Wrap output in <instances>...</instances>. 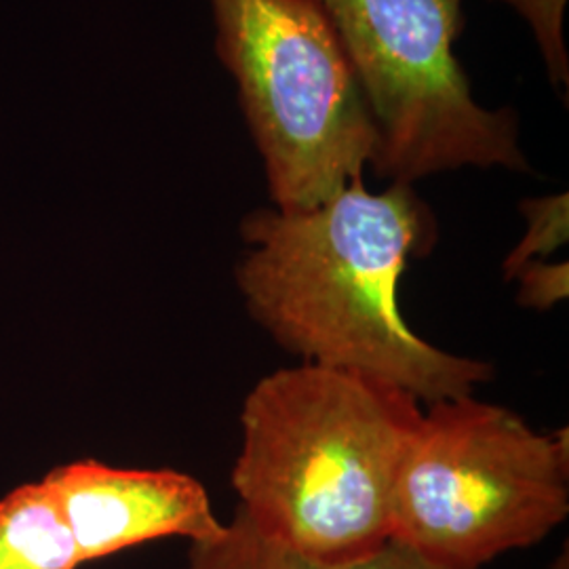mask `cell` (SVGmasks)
Returning a JSON list of instances; mask_svg holds the SVG:
<instances>
[{
  "instance_id": "obj_1",
  "label": "cell",
  "mask_w": 569,
  "mask_h": 569,
  "mask_svg": "<svg viewBox=\"0 0 569 569\" xmlns=\"http://www.w3.org/2000/svg\"><path fill=\"white\" fill-rule=\"evenodd\" d=\"M237 284L249 315L302 363L401 388L420 403L475 395L493 367L420 338L401 315L409 258L437 243V220L409 183L369 192L363 178L302 213L258 209Z\"/></svg>"
},
{
  "instance_id": "obj_2",
  "label": "cell",
  "mask_w": 569,
  "mask_h": 569,
  "mask_svg": "<svg viewBox=\"0 0 569 569\" xmlns=\"http://www.w3.org/2000/svg\"><path fill=\"white\" fill-rule=\"evenodd\" d=\"M422 411L406 390L345 369L268 373L241 409L237 510L308 561H363L390 542L397 477Z\"/></svg>"
},
{
  "instance_id": "obj_3",
  "label": "cell",
  "mask_w": 569,
  "mask_h": 569,
  "mask_svg": "<svg viewBox=\"0 0 569 569\" xmlns=\"http://www.w3.org/2000/svg\"><path fill=\"white\" fill-rule=\"evenodd\" d=\"M569 515L568 428L538 432L475 395L422 411L392 500L390 540L448 569H483Z\"/></svg>"
},
{
  "instance_id": "obj_4",
  "label": "cell",
  "mask_w": 569,
  "mask_h": 569,
  "mask_svg": "<svg viewBox=\"0 0 569 569\" xmlns=\"http://www.w3.org/2000/svg\"><path fill=\"white\" fill-rule=\"evenodd\" d=\"M216 51L264 159L277 211L302 213L363 178L376 136L317 0H211Z\"/></svg>"
},
{
  "instance_id": "obj_5",
  "label": "cell",
  "mask_w": 569,
  "mask_h": 569,
  "mask_svg": "<svg viewBox=\"0 0 569 569\" xmlns=\"http://www.w3.org/2000/svg\"><path fill=\"white\" fill-rule=\"evenodd\" d=\"M317 2L363 96L378 178L411 186L460 167L531 169L515 110L479 106L453 56L465 0Z\"/></svg>"
},
{
  "instance_id": "obj_6",
  "label": "cell",
  "mask_w": 569,
  "mask_h": 569,
  "mask_svg": "<svg viewBox=\"0 0 569 569\" xmlns=\"http://www.w3.org/2000/svg\"><path fill=\"white\" fill-rule=\"evenodd\" d=\"M42 481L60 500L81 566L163 538L192 545L224 533L203 483L186 472L87 458L53 468Z\"/></svg>"
},
{
  "instance_id": "obj_7",
  "label": "cell",
  "mask_w": 569,
  "mask_h": 569,
  "mask_svg": "<svg viewBox=\"0 0 569 569\" xmlns=\"http://www.w3.org/2000/svg\"><path fill=\"white\" fill-rule=\"evenodd\" d=\"M81 566L60 500L44 481L0 498V569H77Z\"/></svg>"
},
{
  "instance_id": "obj_8",
  "label": "cell",
  "mask_w": 569,
  "mask_h": 569,
  "mask_svg": "<svg viewBox=\"0 0 569 569\" xmlns=\"http://www.w3.org/2000/svg\"><path fill=\"white\" fill-rule=\"evenodd\" d=\"M186 569H448L430 563L418 552L407 549L399 542H388L387 547L363 561L348 566H321L298 557L289 550L264 540L256 529L247 523L237 510L232 521L226 523L224 533L216 540L192 542L188 550Z\"/></svg>"
},
{
  "instance_id": "obj_9",
  "label": "cell",
  "mask_w": 569,
  "mask_h": 569,
  "mask_svg": "<svg viewBox=\"0 0 569 569\" xmlns=\"http://www.w3.org/2000/svg\"><path fill=\"white\" fill-rule=\"evenodd\" d=\"M521 211L528 220V232L505 262L507 279H512L521 266L536 258H547L568 243V194L529 199L521 203Z\"/></svg>"
},
{
  "instance_id": "obj_10",
  "label": "cell",
  "mask_w": 569,
  "mask_h": 569,
  "mask_svg": "<svg viewBox=\"0 0 569 569\" xmlns=\"http://www.w3.org/2000/svg\"><path fill=\"white\" fill-rule=\"evenodd\" d=\"M510 4L523 20L528 21L542 60L547 66L550 82L555 87L569 82V58L563 41V16L568 0H500Z\"/></svg>"
},
{
  "instance_id": "obj_11",
  "label": "cell",
  "mask_w": 569,
  "mask_h": 569,
  "mask_svg": "<svg viewBox=\"0 0 569 569\" xmlns=\"http://www.w3.org/2000/svg\"><path fill=\"white\" fill-rule=\"evenodd\" d=\"M512 279L521 281L519 302L526 308L549 310L568 298V264H542L531 260L521 266Z\"/></svg>"
},
{
  "instance_id": "obj_12",
  "label": "cell",
  "mask_w": 569,
  "mask_h": 569,
  "mask_svg": "<svg viewBox=\"0 0 569 569\" xmlns=\"http://www.w3.org/2000/svg\"><path fill=\"white\" fill-rule=\"evenodd\" d=\"M552 569H569V549L568 545L563 547V550L559 552V557L555 559V563H552Z\"/></svg>"
}]
</instances>
